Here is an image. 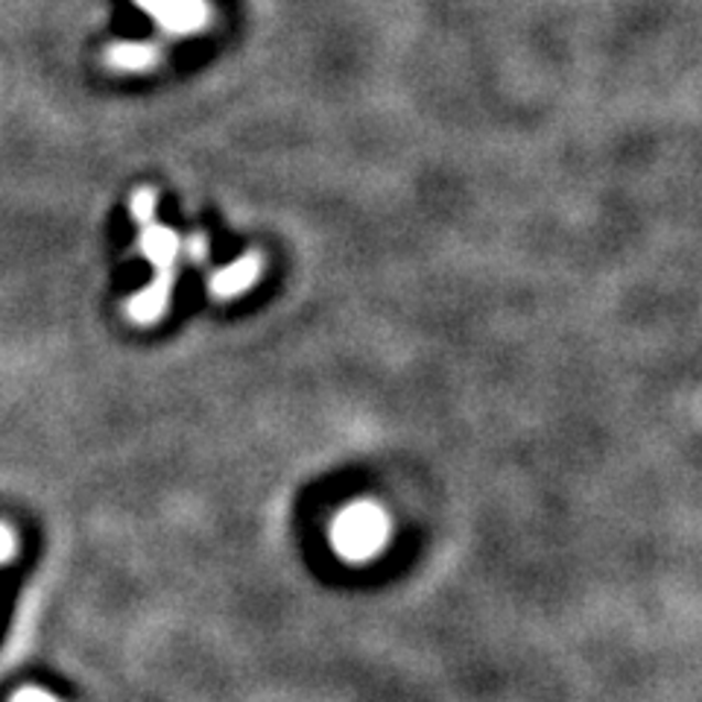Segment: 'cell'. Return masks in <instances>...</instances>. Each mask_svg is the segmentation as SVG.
Listing matches in <instances>:
<instances>
[{
    "label": "cell",
    "mask_w": 702,
    "mask_h": 702,
    "mask_svg": "<svg viewBox=\"0 0 702 702\" xmlns=\"http://www.w3.org/2000/svg\"><path fill=\"white\" fill-rule=\"evenodd\" d=\"M387 539H390V518L372 500H360L343 509L331 530V542L348 562H366L378 557Z\"/></svg>",
    "instance_id": "1"
},
{
    "label": "cell",
    "mask_w": 702,
    "mask_h": 702,
    "mask_svg": "<svg viewBox=\"0 0 702 702\" xmlns=\"http://www.w3.org/2000/svg\"><path fill=\"white\" fill-rule=\"evenodd\" d=\"M136 3L150 12L168 33L176 35L196 33L212 18L208 0H136Z\"/></svg>",
    "instance_id": "2"
},
{
    "label": "cell",
    "mask_w": 702,
    "mask_h": 702,
    "mask_svg": "<svg viewBox=\"0 0 702 702\" xmlns=\"http://www.w3.org/2000/svg\"><path fill=\"white\" fill-rule=\"evenodd\" d=\"M173 284H176V270L155 272V281L150 288H144L138 296L129 299L127 313L141 325L159 322L170 307V296H173Z\"/></svg>",
    "instance_id": "3"
},
{
    "label": "cell",
    "mask_w": 702,
    "mask_h": 702,
    "mask_svg": "<svg viewBox=\"0 0 702 702\" xmlns=\"http://www.w3.org/2000/svg\"><path fill=\"white\" fill-rule=\"evenodd\" d=\"M263 270V258L258 252H249L244 255L240 261L229 263V267H223L212 276V293L217 299H231V296H240L244 290H249L258 281Z\"/></svg>",
    "instance_id": "4"
},
{
    "label": "cell",
    "mask_w": 702,
    "mask_h": 702,
    "mask_svg": "<svg viewBox=\"0 0 702 702\" xmlns=\"http://www.w3.org/2000/svg\"><path fill=\"white\" fill-rule=\"evenodd\" d=\"M179 249H182V244H179L176 231L147 223L144 235H141V252L147 255V261L155 263V270L159 272L176 270Z\"/></svg>",
    "instance_id": "5"
},
{
    "label": "cell",
    "mask_w": 702,
    "mask_h": 702,
    "mask_svg": "<svg viewBox=\"0 0 702 702\" xmlns=\"http://www.w3.org/2000/svg\"><path fill=\"white\" fill-rule=\"evenodd\" d=\"M106 62H109L111 68L144 71L159 62V47H155V44H144V42L111 44L109 53H106Z\"/></svg>",
    "instance_id": "6"
},
{
    "label": "cell",
    "mask_w": 702,
    "mask_h": 702,
    "mask_svg": "<svg viewBox=\"0 0 702 702\" xmlns=\"http://www.w3.org/2000/svg\"><path fill=\"white\" fill-rule=\"evenodd\" d=\"M153 214H155V194L150 191V187H141V191H136V196H132V217H136V223L147 226V223H153Z\"/></svg>",
    "instance_id": "7"
},
{
    "label": "cell",
    "mask_w": 702,
    "mask_h": 702,
    "mask_svg": "<svg viewBox=\"0 0 702 702\" xmlns=\"http://www.w3.org/2000/svg\"><path fill=\"white\" fill-rule=\"evenodd\" d=\"M12 553H15V533L7 525H0V565L9 562Z\"/></svg>",
    "instance_id": "8"
},
{
    "label": "cell",
    "mask_w": 702,
    "mask_h": 702,
    "mask_svg": "<svg viewBox=\"0 0 702 702\" xmlns=\"http://www.w3.org/2000/svg\"><path fill=\"white\" fill-rule=\"evenodd\" d=\"M12 702H60L53 694H47V691H42V688H24V691H18L15 696H12Z\"/></svg>",
    "instance_id": "9"
},
{
    "label": "cell",
    "mask_w": 702,
    "mask_h": 702,
    "mask_svg": "<svg viewBox=\"0 0 702 702\" xmlns=\"http://www.w3.org/2000/svg\"><path fill=\"white\" fill-rule=\"evenodd\" d=\"M187 258H194V261H205L208 258V244H205L203 235H194L187 240Z\"/></svg>",
    "instance_id": "10"
}]
</instances>
